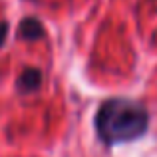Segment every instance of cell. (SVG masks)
Instances as JSON below:
<instances>
[{"label":"cell","instance_id":"6da1fadb","mask_svg":"<svg viewBox=\"0 0 157 157\" xmlns=\"http://www.w3.org/2000/svg\"><path fill=\"white\" fill-rule=\"evenodd\" d=\"M149 125V113L139 101L111 98L96 113V131L107 145L125 143L141 137Z\"/></svg>","mask_w":157,"mask_h":157},{"label":"cell","instance_id":"7a4b0ae2","mask_svg":"<svg viewBox=\"0 0 157 157\" xmlns=\"http://www.w3.org/2000/svg\"><path fill=\"white\" fill-rule=\"evenodd\" d=\"M42 84V74L40 70H34V68H28L22 72V76L18 78V90L22 94H30V92H36Z\"/></svg>","mask_w":157,"mask_h":157},{"label":"cell","instance_id":"3957f363","mask_svg":"<svg viewBox=\"0 0 157 157\" xmlns=\"http://www.w3.org/2000/svg\"><path fill=\"white\" fill-rule=\"evenodd\" d=\"M20 36L24 40H38L44 36V26L36 18H26L20 24Z\"/></svg>","mask_w":157,"mask_h":157},{"label":"cell","instance_id":"277c9868","mask_svg":"<svg viewBox=\"0 0 157 157\" xmlns=\"http://www.w3.org/2000/svg\"><path fill=\"white\" fill-rule=\"evenodd\" d=\"M6 32H8V24L2 22V24H0V46H2L4 40H6Z\"/></svg>","mask_w":157,"mask_h":157}]
</instances>
